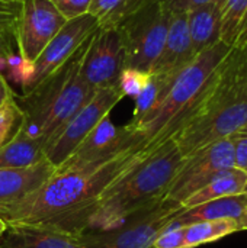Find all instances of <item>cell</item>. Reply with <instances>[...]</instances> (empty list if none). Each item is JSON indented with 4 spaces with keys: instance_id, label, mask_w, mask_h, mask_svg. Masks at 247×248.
<instances>
[{
    "instance_id": "1",
    "label": "cell",
    "mask_w": 247,
    "mask_h": 248,
    "mask_svg": "<svg viewBox=\"0 0 247 248\" xmlns=\"http://www.w3.org/2000/svg\"><path fill=\"white\" fill-rule=\"evenodd\" d=\"M150 151L130 150L102 164L55 171L31 195L1 205L0 218L7 227H49L79 235L84 231L87 214L102 192Z\"/></svg>"
},
{
    "instance_id": "2",
    "label": "cell",
    "mask_w": 247,
    "mask_h": 248,
    "mask_svg": "<svg viewBox=\"0 0 247 248\" xmlns=\"http://www.w3.org/2000/svg\"><path fill=\"white\" fill-rule=\"evenodd\" d=\"M247 125V46L233 48L201 102L173 137L186 158Z\"/></svg>"
},
{
    "instance_id": "3",
    "label": "cell",
    "mask_w": 247,
    "mask_h": 248,
    "mask_svg": "<svg viewBox=\"0 0 247 248\" xmlns=\"http://www.w3.org/2000/svg\"><path fill=\"white\" fill-rule=\"evenodd\" d=\"M183 161L173 138L153 148L102 192L87 214L84 231L111 228L135 211L162 201Z\"/></svg>"
},
{
    "instance_id": "4",
    "label": "cell",
    "mask_w": 247,
    "mask_h": 248,
    "mask_svg": "<svg viewBox=\"0 0 247 248\" xmlns=\"http://www.w3.org/2000/svg\"><path fill=\"white\" fill-rule=\"evenodd\" d=\"M233 48L223 42L215 44L183 68L166 89L157 105L137 124L130 125L140 132L146 150H153L173 138L201 102L215 71Z\"/></svg>"
},
{
    "instance_id": "5",
    "label": "cell",
    "mask_w": 247,
    "mask_h": 248,
    "mask_svg": "<svg viewBox=\"0 0 247 248\" xmlns=\"http://www.w3.org/2000/svg\"><path fill=\"white\" fill-rule=\"evenodd\" d=\"M89 39L90 35L63 67L23 94L22 103L17 100L25 113L22 129L44 147L96 92L80 76V65Z\"/></svg>"
},
{
    "instance_id": "6",
    "label": "cell",
    "mask_w": 247,
    "mask_h": 248,
    "mask_svg": "<svg viewBox=\"0 0 247 248\" xmlns=\"http://www.w3.org/2000/svg\"><path fill=\"white\" fill-rule=\"evenodd\" d=\"M182 203L162 199L106 230H90L77 235L86 248H151L156 238L183 211Z\"/></svg>"
},
{
    "instance_id": "7",
    "label": "cell",
    "mask_w": 247,
    "mask_h": 248,
    "mask_svg": "<svg viewBox=\"0 0 247 248\" xmlns=\"http://www.w3.org/2000/svg\"><path fill=\"white\" fill-rule=\"evenodd\" d=\"M172 12L159 0H146L118 28L121 31L127 67L151 71L165 45Z\"/></svg>"
},
{
    "instance_id": "8",
    "label": "cell",
    "mask_w": 247,
    "mask_h": 248,
    "mask_svg": "<svg viewBox=\"0 0 247 248\" xmlns=\"http://www.w3.org/2000/svg\"><path fill=\"white\" fill-rule=\"evenodd\" d=\"M124 99L116 87L98 89L90 100L61 128V131L44 147L45 158L57 169L79 144L96 128V125Z\"/></svg>"
},
{
    "instance_id": "9",
    "label": "cell",
    "mask_w": 247,
    "mask_h": 248,
    "mask_svg": "<svg viewBox=\"0 0 247 248\" xmlns=\"http://www.w3.org/2000/svg\"><path fill=\"white\" fill-rule=\"evenodd\" d=\"M234 167V153L230 138L211 142L188 155L173 179L165 199L183 203L189 196L202 189L220 171Z\"/></svg>"
},
{
    "instance_id": "10",
    "label": "cell",
    "mask_w": 247,
    "mask_h": 248,
    "mask_svg": "<svg viewBox=\"0 0 247 248\" xmlns=\"http://www.w3.org/2000/svg\"><path fill=\"white\" fill-rule=\"evenodd\" d=\"M143 148H146V144L140 132L128 125L115 126L109 116H106L79 144L68 158L55 169V171H68L86 166L102 164L125 151Z\"/></svg>"
},
{
    "instance_id": "11",
    "label": "cell",
    "mask_w": 247,
    "mask_h": 248,
    "mask_svg": "<svg viewBox=\"0 0 247 248\" xmlns=\"http://www.w3.org/2000/svg\"><path fill=\"white\" fill-rule=\"evenodd\" d=\"M127 68V51L119 28L98 26L90 35L80 76L93 89L116 87L119 74Z\"/></svg>"
},
{
    "instance_id": "12",
    "label": "cell",
    "mask_w": 247,
    "mask_h": 248,
    "mask_svg": "<svg viewBox=\"0 0 247 248\" xmlns=\"http://www.w3.org/2000/svg\"><path fill=\"white\" fill-rule=\"evenodd\" d=\"M66 22L51 0H23L13 33L17 52L33 62Z\"/></svg>"
},
{
    "instance_id": "13",
    "label": "cell",
    "mask_w": 247,
    "mask_h": 248,
    "mask_svg": "<svg viewBox=\"0 0 247 248\" xmlns=\"http://www.w3.org/2000/svg\"><path fill=\"white\" fill-rule=\"evenodd\" d=\"M98 26V20L90 13L67 20L33 61V76L23 94L33 90L38 84L63 67Z\"/></svg>"
},
{
    "instance_id": "14",
    "label": "cell",
    "mask_w": 247,
    "mask_h": 248,
    "mask_svg": "<svg viewBox=\"0 0 247 248\" xmlns=\"http://www.w3.org/2000/svg\"><path fill=\"white\" fill-rule=\"evenodd\" d=\"M195 58L188 32L186 12H173L165 45L151 67L150 74L159 77L169 86Z\"/></svg>"
},
{
    "instance_id": "15",
    "label": "cell",
    "mask_w": 247,
    "mask_h": 248,
    "mask_svg": "<svg viewBox=\"0 0 247 248\" xmlns=\"http://www.w3.org/2000/svg\"><path fill=\"white\" fill-rule=\"evenodd\" d=\"M54 173L55 167L47 158L29 167L0 169V206L17 202L31 195Z\"/></svg>"
},
{
    "instance_id": "16",
    "label": "cell",
    "mask_w": 247,
    "mask_h": 248,
    "mask_svg": "<svg viewBox=\"0 0 247 248\" xmlns=\"http://www.w3.org/2000/svg\"><path fill=\"white\" fill-rule=\"evenodd\" d=\"M0 248H86L77 235L49 227H9Z\"/></svg>"
},
{
    "instance_id": "17",
    "label": "cell",
    "mask_w": 247,
    "mask_h": 248,
    "mask_svg": "<svg viewBox=\"0 0 247 248\" xmlns=\"http://www.w3.org/2000/svg\"><path fill=\"white\" fill-rule=\"evenodd\" d=\"M247 211V196L245 193L231 195L220 199H214L188 209H183L170 225L186 227L189 224L202 221H218V219H234L237 221ZM169 225V227H170Z\"/></svg>"
},
{
    "instance_id": "18",
    "label": "cell",
    "mask_w": 247,
    "mask_h": 248,
    "mask_svg": "<svg viewBox=\"0 0 247 248\" xmlns=\"http://www.w3.org/2000/svg\"><path fill=\"white\" fill-rule=\"evenodd\" d=\"M188 32L194 55H199L220 41L218 0L197 6L186 12Z\"/></svg>"
},
{
    "instance_id": "19",
    "label": "cell",
    "mask_w": 247,
    "mask_h": 248,
    "mask_svg": "<svg viewBox=\"0 0 247 248\" xmlns=\"http://www.w3.org/2000/svg\"><path fill=\"white\" fill-rule=\"evenodd\" d=\"M246 183L247 174L243 173L242 170H239L236 167L223 170L218 173V176L215 179H213L202 189H199L192 196H189L182 203V206L185 209H188V208H192V206H197V205H201V203H205V202H210L214 199L245 193Z\"/></svg>"
},
{
    "instance_id": "20",
    "label": "cell",
    "mask_w": 247,
    "mask_h": 248,
    "mask_svg": "<svg viewBox=\"0 0 247 248\" xmlns=\"http://www.w3.org/2000/svg\"><path fill=\"white\" fill-rule=\"evenodd\" d=\"M44 158V145L29 137L22 128L10 142L0 148V169L29 167Z\"/></svg>"
},
{
    "instance_id": "21",
    "label": "cell",
    "mask_w": 247,
    "mask_h": 248,
    "mask_svg": "<svg viewBox=\"0 0 247 248\" xmlns=\"http://www.w3.org/2000/svg\"><path fill=\"white\" fill-rule=\"evenodd\" d=\"M237 231L240 230L237 221L234 219L202 221L189 224L185 227V248H197L204 244H210Z\"/></svg>"
},
{
    "instance_id": "22",
    "label": "cell",
    "mask_w": 247,
    "mask_h": 248,
    "mask_svg": "<svg viewBox=\"0 0 247 248\" xmlns=\"http://www.w3.org/2000/svg\"><path fill=\"white\" fill-rule=\"evenodd\" d=\"M220 41L236 48L240 31L247 17V0H218Z\"/></svg>"
},
{
    "instance_id": "23",
    "label": "cell",
    "mask_w": 247,
    "mask_h": 248,
    "mask_svg": "<svg viewBox=\"0 0 247 248\" xmlns=\"http://www.w3.org/2000/svg\"><path fill=\"white\" fill-rule=\"evenodd\" d=\"M146 0H92L89 13L102 28H118Z\"/></svg>"
},
{
    "instance_id": "24",
    "label": "cell",
    "mask_w": 247,
    "mask_h": 248,
    "mask_svg": "<svg viewBox=\"0 0 247 248\" xmlns=\"http://www.w3.org/2000/svg\"><path fill=\"white\" fill-rule=\"evenodd\" d=\"M23 121L25 113L16 96L0 106V148L15 138V135L20 131Z\"/></svg>"
},
{
    "instance_id": "25",
    "label": "cell",
    "mask_w": 247,
    "mask_h": 248,
    "mask_svg": "<svg viewBox=\"0 0 247 248\" xmlns=\"http://www.w3.org/2000/svg\"><path fill=\"white\" fill-rule=\"evenodd\" d=\"M163 83L160 78L151 76L147 86L143 89V92L134 99L135 106H134V112H132V119L128 122L130 125H137L160 100L162 94H163Z\"/></svg>"
},
{
    "instance_id": "26",
    "label": "cell",
    "mask_w": 247,
    "mask_h": 248,
    "mask_svg": "<svg viewBox=\"0 0 247 248\" xmlns=\"http://www.w3.org/2000/svg\"><path fill=\"white\" fill-rule=\"evenodd\" d=\"M33 76V62L25 60L19 52H10L6 58V71L4 77L9 81H13L15 84L20 86L25 92L31 83V78Z\"/></svg>"
},
{
    "instance_id": "27",
    "label": "cell",
    "mask_w": 247,
    "mask_h": 248,
    "mask_svg": "<svg viewBox=\"0 0 247 248\" xmlns=\"http://www.w3.org/2000/svg\"><path fill=\"white\" fill-rule=\"evenodd\" d=\"M150 77H151L150 73L127 67L119 74V78H118V83H116V89L119 90V93L124 97L135 99L143 92V89L147 86Z\"/></svg>"
},
{
    "instance_id": "28",
    "label": "cell",
    "mask_w": 247,
    "mask_h": 248,
    "mask_svg": "<svg viewBox=\"0 0 247 248\" xmlns=\"http://www.w3.org/2000/svg\"><path fill=\"white\" fill-rule=\"evenodd\" d=\"M19 12H20L19 1L0 0V35L13 36Z\"/></svg>"
},
{
    "instance_id": "29",
    "label": "cell",
    "mask_w": 247,
    "mask_h": 248,
    "mask_svg": "<svg viewBox=\"0 0 247 248\" xmlns=\"http://www.w3.org/2000/svg\"><path fill=\"white\" fill-rule=\"evenodd\" d=\"M229 138L233 145L234 167L247 174V125L233 132Z\"/></svg>"
},
{
    "instance_id": "30",
    "label": "cell",
    "mask_w": 247,
    "mask_h": 248,
    "mask_svg": "<svg viewBox=\"0 0 247 248\" xmlns=\"http://www.w3.org/2000/svg\"><path fill=\"white\" fill-rule=\"evenodd\" d=\"M51 3L66 20H71L89 13L92 0H51Z\"/></svg>"
},
{
    "instance_id": "31",
    "label": "cell",
    "mask_w": 247,
    "mask_h": 248,
    "mask_svg": "<svg viewBox=\"0 0 247 248\" xmlns=\"http://www.w3.org/2000/svg\"><path fill=\"white\" fill-rule=\"evenodd\" d=\"M151 248H185V227H167Z\"/></svg>"
},
{
    "instance_id": "32",
    "label": "cell",
    "mask_w": 247,
    "mask_h": 248,
    "mask_svg": "<svg viewBox=\"0 0 247 248\" xmlns=\"http://www.w3.org/2000/svg\"><path fill=\"white\" fill-rule=\"evenodd\" d=\"M159 1L163 3L173 13V12H188L197 6L215 1V0H159Z\"/></svg>"
},
{
    "instance_id": "33",
    "label": "cell",
    "mask_w": 247,
    "mask_h": 248,
    "mask_svg": "<svg viewBox=\"0 0 247 248\" xmlns=\"http://www.w3.org/2000/svg\"><path fill=\"white\" fill-rule=\"evenodd\" d=\"M15 96H16V94H15L13 89L10 87L9 81L6 80L4 74H0V106H1L3 103H6L9 99L15 97Z\"/></svg>"
},
{
    "instance_id": "34",
    "label": "cell",
    "mask_w": 247,
    "mask_h": 248,
    "mask_svg": "<svg viewBox=\"0 0 247 248\" xmlns=\"http://www.w3.org/2000/svg\"><path fill=\"white\" fill-rule=\"evenodd\" d=\"M247 46V17L243 23V28L240 31V35H239V39H237V45L236 48H246Z\"/></svg>"
},
{
    "instance_id": "35",
    "label": "cell",
    "mask_w": 247,
    "mask_h": 248,
    "mask_svg": "<svg viewBox=\"0 0 247 248\" xmlns=\"http://www.w3.org/2000/svg\"><path fill=\"white\" fill-rule=\"evenodd\" d=\"M237 225L240 231H247V211L237 219Z\"/></svg>"
},
{
    "instance_id": "36",
    "label": "cell",
    "mask_w": 247,
    "mask_h": 248,
    "mask_svg": "<svg viewBox=\"0 0 247 248\" xmlns=\"http://www.w3.org/2000/svg\"><path fill=\"white\" fill-rule=\"evenodd\" d=\"M12 39H15V38L13 36H3V35H0V48L12 46Z\"/></svg>"
},
{
    "instance_id": "37",
    "label": "cell",
    "mask_w": 247,
    "mask_h": 248,
    "mask_svg": "<svg viewBox=\"0 0 247 248\" xmlns=\"http://www.w3.org/2000/svg\"><path fill=\"white\" fill-rule=\"evenodd\" d=\"M7 228H9V227H7V224H6V222H4V221L0 218V237H1V235H3V234L7 231Z\"/></svg>"
},
{
    "instance_id": "38",
    "label": "cell",
    "mask_w": 247,
    "mask_h": 248,
    "mask_svg": "<svg viewBox=\"0 0 247 248\" xmlns=\"http://www.w3.org/2000/svg\"><path fill=\"white\" fill-rule=\"evenodd\" d=\"M245 195L247 196V183H246V187H245Z\"/></svg>"
},
{
    "instance_id": "39",
    "label": "cell",
    "mask_w": 247,
    "mask_h": 248,
    "mask_svg": "<svg viewBox=\"0 0 247 248\" xmlns=\"http://www.w3.org/2000/svg\"><path fill=\"white\" fill-rule=\"evenodd\" d=\"M12 1H19V3H22L23 0H12Z\"/></svg>"
}]
</instances>
